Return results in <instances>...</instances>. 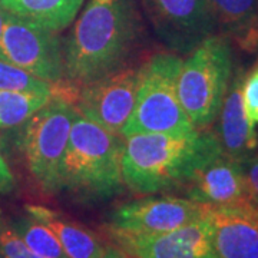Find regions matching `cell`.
I'll return each instance as SVG.
<instances>
[{
  "label": "cell",
  "instance_id": "6da1fadb",
  "mask_svg": "<svg viewBox=\"0 0 258 258\" xmlns=\"http://www.w3.org/2000/svg\"><path fill=\"white\" fill-rule=\"evenodd\" d=\"M138 36L135 0H88L63 46L66 81L83 86L116 72Z\"/></svg>",
  "mask_w": 258,
  "mask_h": 258
},
{
  "label": "cell",
  "instance_id": "7a4b0ae2",
  "mask_svg": "<svg viewBox=\"0 0 258 258\" xmlns=\"http://www.w3.org/2000/svg\"><path fill=\"white\" fill-rule=\"evenodd\" d=\"M221 152L217 134L208 128L184 137L129 135L120 161L123 185L141 195L185 188L201 166Z\"/></svg>",
  "mask_w": 258,
  "mask_h": 258
},
{
  "label": "cell",
  "instance_id": "3957f363",
  "mask_svg": "<svg viewBox=\"0 0 258 258\" xmlns=\"http://www.w3.org/2000/svg\"><path fill=\"white\" fill-rule=\"evenodd\" d=\"M123 139L75 108L72 128L59 168V192L82 200H108L122 192Z\"/></svg>",
  "mask_w": 258,
  "mask_h": 258
},
{
  "label": "cell",
  "instance_id": "277c9868",
  "mask_svg": "<svg viewBox=\"0 0 258 258\" xmlns=\"http://www.w3.org/2000/svg\"><path fill=\"white\" fill-rule=\"evenodd\" d=\"M182 59L175 53H158L139 69L135 106L120 137L134 134L191 135L197 132L176 91Z\"/></svg>",
  "mask_w": 258,
  "mask_h": 258
},
{
  "label": "cell",
  "instance_id": "5b68a950",
  "mask_svg": "<svg viewBox=\"0 0 258 258\" xmlns=\"http://www.w3.org/2000/svg\"><path fill=\"white\" fill-rule=\"evenodd\" d=\"M232 76V53L228 39L212 35L182 62L176 91L195 129H207L218 118Z\"/></svg>",
  "mask_w": 258,
  "mask_h": 258
},
{
  "label": "cell",
  "instance_id": "8992f818",
  "mask_svg": "<svg viewBox=\"0 0 258 258\" xmlns=\"http://www.w3.org/2000/svg\"><path fill=\"white\" fill-rule=\"evenodd\" d=\"M74 116L75 105L52 98L23 123L20 147L30 174L46 192H59V168Z\"/></svg>",
  "mask_w": 258,
  "mask_h": 258
},
{
  "label": "cell",
  "instance_id": "52a82bcc",
  "mask_svg": "<svg viewBox=\"0 0 258 258\" xmlns=\"http://www.w3.org/2000/svg\"><path fill=\"white\" fill-rule=\"evenodd\" d=\"M0 59L50 83H62L64 57L57 32L6 12Z\"/></svg>",
  "mask_w": 258,
  "mask_h": 258
},
{
  "label": "cell",
  "instance_id": "ba28073f",
  "mask_svg": "<svg viewBox=\"0 0 258 258\" xmlns=\"http://www.w3.org/2000/svg\"><path fill=\"white\" fill-rule=\"evenodd\" d=\"M158 37L176 55H189L218 28L210 0H141Z\"/></svg>",
  "mask_w": 258,
  "mask_h": 258
},
{
  "label": "cell",
  "instance_id": "9c48e42d",
  "mask_svg": "<svg viewBox=\"0 0 258 258\" xmlns=\"http://www.w3.org/2000/svg\"><path fill=\"white\" fill-rule=\"evenodd\" d=\"M204 212L205 205L189 198L148 197L116 208L108 230L132 235L164 234L201 220Z\"/></svg>",
  "mask_w": 258,
  "mask_h": 258
},
{
  "label": "cell",
  "instance_id": "30bf717a",
  "mask_svg": "<svg viewBox=\"0 0 258 258\" xmlns=\"http://www.w3.org/2000/svg\"><path fill=\"white\" fill-rule=\"evenodd\" d=\"M138 82L139 69L120 68L83 85L75 108L98 125L120 135L135 106Z\"/></svg>",
  "mask_w": 258,
  "mask_h": 258
},
{
  "label": "cell",
  "instance_id": "8fae6325",
  "mask_svg": "<svg viewBox=\"0 0 258 258\" xmlns=\"http://www.w3.org/2000/svg\"><path fill=\"white\" fill-rule=\"evenodd\" d=\"M109 235L118 248L132 258H214L204 217L164 234L132 235L109 232Z\"/></svg>",
  "mask_w": 258,
  "mask_h": 258
},
{
  "label": "cell",
  "instance_id": "7c38bea8",
  "mask_svg": "<svg viewBox=\"0 0 258 258\" xmlns=\"http://www.w3.org/2000/svg\"><path fill=\"white\" fill-rule=\"evenodd\" d=\"M214 258H258V210L251 204L234 207H207Z\"/></svg>",
  "mask_w": 258,
  "mask_h": 258
},
{
  "label": "cell",
  "instance_id": "4fadbf2b",
  "mask_svg": "<svg viewBox=\"0 0 258 258\" xmlns=\"http://www.w3.org/2000/svg\"><path fill=\"white\" fill-rule=\"evenodd\" d=\"M184 189L189 200L207 207L249 204L241 164L224 152L201 166Z\"/></svg>",
  "mask_w": 258,
  "mask_h": 258
},
{
  "label": "cell",
  "instance_id": "5bb4252c",
  "mask_svg": "<svg viewBox=\"0 0 258 258\" xmlns=\"http://www.w3.org/2000/svg\"><path fill=\"white\" fill-rule=\"evenodd\" d=\"M242 79L244 75L238 74L230 81L218 113V131L215 132L222 152L238 162L258 151V134L242 101Z\"/></svg>",
  "mask_w": 258,
  "mask_h": 258
},
{
  "label": "cell",
  "instance_id": "9a60e30c",
  "mask_svg": "<svg viewBox=\"0 0 258 258\" xmlns=\"http://www.w3.org/2000/svg\"><path fill=\"white\" fill-rule=\"evenodd\" d=\"M26 214L55 234L71 258H101L105 247L98 237L63 214L42 205H26Z\"/></svg>",
  "mask_w": 258,
  "mask_h": 258
},
{
  "label": "cell",
  "instance_id": "2e32d148",
  "mask_svg": "<svg viewBox=\"0 0 258 258\" xmlns=\"http://www.w3.org/2000/svg\"><path fill=\"white\" fill-rule=\"evenodd\" d=\"M218 28L244 50L258 47V0H210Z\"/></svg>",
  "mask_w": 258,
  "mask_h": 258
},
{
  "label": "cell",
  "instance_id": "e0dca14e",
  "mask_svg": "<svg viewBox=\"0 0 258 258\" xmlns=\"http://www.w3.org/2000/svg\"><path fill=\"white\" fill-rule=\"evenodd\" d=\"M85 0H0V8L59 32L72 23Z\"/></svg>",
  "mask_w": 258,
  "mask_h": 258
},
{
  "label": "cell",
  "instance_id": "ac0fdd59",
  "mask_svg": "<svg viewBox=\"0 0 258 258\" xmlns=\"http://www.w3.org/2000/svg\"><path fill=\"white\" fill-rule=\"evenodd\" d=\"M0 89L22 93L49 95L52 98H60L71 101L74 96L72 83H50L29 74L15 64L0 59Z\"/></svg>",
  "mask_w": 258,
  "mask_h": 258
},
{
  "label": "cell",
  "instance_id": "d6986e66",
  "mask_svg": "<svg viewBox=\"0 0 258 258\" xmlns=\"http://www.w3.org/2000/svg\"><path fill=\"white\" fill-rule=\"evenodd\" d=\"M52 99L49 95L22 93L0 89V129L22 126L26 120Z\"/></svg>",
  "mask_w": 258,
  "mask_h": 258
},
{
  "label": "cell",
  "instance_id": "ffe728a7",
  "mask_svg": "<svg viewBox=\"0 0 258 258\" xmlns=\"http://www.w3.org/2000/svg\"><path fill=\"white\" fill-rule=\"evenodd\" d=\"M12 225L25 244L37 255L43 258H71L64 252L55 234L32 217L18 218Z\"/></svg>",
  "mask_w": 258,
  "mask_h": 258
},
{
  "label": "cell",
  "instance_id": "44dd1931",
  "mask_svg": "<svg viewBox=\"0 0 258 258\" xmlns=\"http://www.w3.org/2000/svg\"><path fill=\"white\" fill-rule=\"evenodd\" d=\"M0 255L8 258H43L35 254L20 238L13 225L0 215Z\"/></svg>",
  "mask_w": 258,
  "mask_h": 258
},
{
  "label": "cell",
  "instance_id": "7402d4cb",
  "mask_svg": "<svg viewBox=\"0 0 258 258\" xmlns=\"http://www.w3.org/2000/svg\"><path fill=\"white\" fill-rule=\"evenodd\" d=\"M242 101L249 119L258 123V63L242 79Z\"/></svg>",
  "mask_w": 258,
  "mask_h": 258
},
{
  "label": "cell",
  "instance_id": "603a6c76",
  "mask_svg": "<svg viewBox=\"0 0 258 258\" xmlns=\"http://www.w3.org/2000/svg\"><path fill=\"white\" fill-rule=\"evenodd\" d=\"M241 168L245 179L249 204L258 210V151L247 159L241 161Z\"/></svg>",
  "mask_w": 258,
  "mask_h": 258
},
{
  "label": "cell",
  "instance_id": "cb8c5ba5",
  "mask_svg": "<svg viewBox=\"0 0 258 258\" xmlns=\"http://www.w3.org/2000/svg\"><path fill=\"white\" fill-rule=\"evenodd\" d=\"M15 185H16L15 176L12 174L9 165L2 154V149H0V194H8L13 191Z\"/></svg>",
  "mask_w": 258,
  "mask_h": 258
},
{
  "label": "cell",
  "instance_id": "d4e9b609",
  "mask_svg": "<svg viewBox=\"0 0 258 258\" xmlns=\"http://www.w3.org/2000/svg\"><path fill=\"white\" fill-rule=\"evenodd\" d=\"M101 258H132L129 257L126 252H123L120 248H115V247H105L103 254Z\"/></svg>",
  "mask_w": 258,
  "mask_h": 258
},
{
  "label": "cell",
  "instance_id": "484cf974",
  "mask_svg": "<svg viewBox=\"0 0 258 258\" xmlns=\"http://www.w3.org/2000/svg\"><path fill=\"white\" fill-rule=\"evenodd\" d=\"M5 18H6V10H3L0 8V36H2L3 26H5Z\"/></svg>",
  "mask_w": 258,
  "mask_h": 258
},
{
  "label": "cell",
  "instance_id": "4316f807",
  "mask_svg": "<svg viewBox=\"0 0 258 258\" xmlns=\"http://www.w3.org/2000/svg\"><path fill=\"white\" fill-rule=\"evenodd\" d=\"M0 258H8V257H5V255H0Z\"/></svg>",
  "mask_w": 258,
  "mask_h": 258
}]
</instances>
